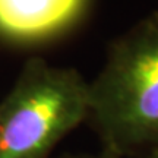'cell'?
I'll list each match as a JSON object with an SVG mask.
<instances>
[{"instance_id": "6da1fadb", "label": "cell", "mask_w": 158, "mask_h": 158, "mask_svg": "<svg viewBox=\"0 0 158 158\" xmlns=\"http://www.w3.org/2000/svg\"><path fill=\"white\" fill-rule=\"evenodd\" d=\"M88 122L101 148L120 158L158 151V10L110 44L89 81Z\"/></svg>"}, {"instance_id": "7a4b0ae2", "label": "cell", "mask_w": 158, "mask_h": 158, "mask_svg": "<svg viewBox=\"0 0 158 158\" xmlns=\"http://www.w3.org/2000/svg\"><path fill=\"white\" fill-rule=\"evenodd\" d=\"M88 116L89 81L73 68L32 57L0 101V158H50Z\"/></svg>"}, {"instance_id": "3957f363", "label": "cell", "mask_w": 158, "mask_h": 158, "mask_svg": "<svg viewBox=\"0 0 158 158\" xmlns=\"http://www.w3.org/2000/svg\"><path fill=\"white\" fill-rule=\"evenodd\" d=\"M88 0H0V35L40 41L66 32L84 16Z\"/></svg>"}, {"instance_id": "277c9868", "label": "cell", "mask_w": 158, "mask_h": 158, "mask_svg": "<svg viewBox=\"0 0 158 158\" xmlns=\"http://www.w3.org/2000/svg\"><path fill=\"white\" fill-rule=\"evenodd\" d=\"M57 158H120L117 154L111 152L108 149L101 148L98 152L95 154H62Z\"/></svg>"}, {"instance_id": "5b68a950", "label": "cell", "mask_w": 158, "mask_h": 158, "mask_svg": "<svg viewBox=\"0 0 158 158\" xmlns=\"http://www.w3.org/2000/svg\"><path fill=\"white\" fill-rule=\"evenodd\" d=\"M142 158H158V151H155V152H151V154H148V155H145V157H142Z\"/></svg>"}]
</instances>
